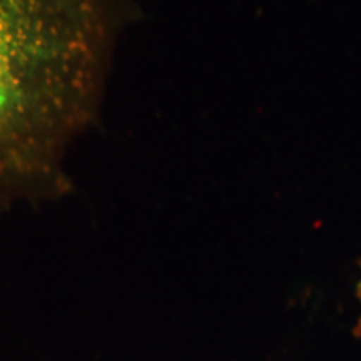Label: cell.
<instances>
[{
	"label": "cell",
	"mask_w": 361,
	"mask_h": 361,
	"mask_svg": "<svg viewBox=\"0 0 361 361\" xmlns=\"http://www.w3.org/2000/svg\"><path fill=\"white\" fill-rule=\"evenodd\" d=\"M126 0H0V211L66 189Z\"/></svg>",
	"instance_id": "6da1fadb"
},
{
	"label": "cell",
	"mask_w": 361,
	"mask_h": 361,
	"mask_svg": "<svg viewBox=\"0 0 361 361\" xmlns=\"http://www.w3.org/2000/svg\"><path fill=\"white\" fill-rule=\"evenodd\" d=\"M360 295H361V284H360Z\"/></svg>",
	"instance_id": "7a4b0ae2"
}]
</instances>
